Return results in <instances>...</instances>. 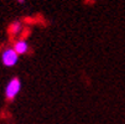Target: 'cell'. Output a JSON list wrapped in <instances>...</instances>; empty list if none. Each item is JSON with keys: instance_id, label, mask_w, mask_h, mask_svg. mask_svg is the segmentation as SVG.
Masks as SVG:
<instances>
[{"instance_id": "cell-1", "label": "cell", "mask_w": 125, "mask_h": 124, "mask_svg": "<svg viewBox=\"0 0 125 124\" xmlns=\"http://www.w3.org/2000/svg\"><path fill=\"white\" fill-rule=\"evenodd\" d=\"M21 81L17 78V77H14V78H11L9 82H8V84L5 86V91H4V93H5V98L8 99V101H12V99H15V97L20 93V91H21Z\"/></svg>"}, {"instance_id": "cell-3", "label": "cell", "mask_w": 125, "mask_h": 124, "mask_svg": "<svg viewBox=\"0 0 125 124\" xmlns=\"http://www.w3.org/2000/svg\"><path fill=\"white\" fill-rule=\"evenodd\" d=\"M12 48L15 50V52L17 55H25L29 52V44L25 40H17L14 42Z\"/></svg>"}, {"instance_id": "cell-5", "label": "cell", "mask_w": 125, "mask_h": 124, "mask_svg": "<svg viewBox=\"0 0 125 124\" xmlns=\"http://www.w3.org/2000/svg\"><path fill=\"white\" fill-rule=\"evenodd\" d=\"M17 3H19V4H24L25 0H17Z\"/></svg>"}, {"instance_id": "cell-4", "label": "cell", "mask_w": 125, "mask_h": 124, "mask_svg": "<svg viewBox=\"0 0 125 124\" xmlns=\"http://www.w3.org/2000/svg\"><path fill=\"white\" fill-rule=\"evenodd\" d=\"M22 24L20 21H14L11 25H10V34L12 36H17V35H20V32L22 31Z\"/></svg>"}, {"instance_id": "cell-2", "label": "cell", "mask_w": 125, "mask_h": 124, "mask_svg": "<svg viewBox=\"0 0 125 124\" xmlns=\"http://www.w3.org/2000/svg\"><path fill=\"white\" fill-rule=\"evenodd\" d=\"M19 61V55L12 47H6L1 52V62L5 67H12Z\"/></svg>"}]
</instances>
